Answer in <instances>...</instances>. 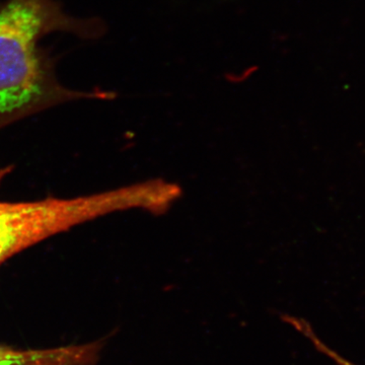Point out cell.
Segmentation results:
<instances>
[{"label": "cell", "mask_w": 365, "mask_h": 365, "mask_svg": "<svg viewBox=\"0 0 365 365\" xmlns=\"http://www.w3.org/2000/svg\"><path fill=\"white\" fill-rule=\"evenodd\" d=\"M98 352V344L47 350H14L0 346V365H91Z\"/></svg>", "instance_id": "obj_3"}, {"label": "cell", "mask_w": 365, "mask_h": 365, "mask_svg": "<svg viewBox=\"0 0 365 365\" xmlns=\"http://www.w3.org/2000/svg\"><path fill=\"white\" fill-rule=\"evenodd\" d=\"M7 170H0V181ZM148 191L132 185L74 198L26 202L0 201V265L21 252L96 218L132 208H145Z\"/></svg>", "instance_id": "obj_2"}, {"label": "cell", "mask_w": 365, "mask_h": 365, "mask_svg": "<svg viewBox=\"0 0 365 365\" xmlns=\"http://www.w3.org/2000/svg\"><path fill=\"white\" fill-rule=\"evenodd\" d=\"M336 365H356L353 364V362L350 361V360H347L345 357L340 356L338 357L337 360H336Z\"/></svg>", "instance_id": "obj_4"}, {"label": "cell", "mask_w": 365, "mask_h": 365, "mask_svg": "<svg viewBox=\"0 0 365 365\" xmlns=\"http://www.w3.org/2000/svg\"><path fill=\"white\" fill-rule=\"evenodd\" d=\"M57 32L95 40L105 35L106 24L71 16L58 0L0 1V129L64 103L114 98L113 93L72 90L60 83L56 58L39 46Z\"/></svg>", "instance_id": "obj_1"}]
</instances>
